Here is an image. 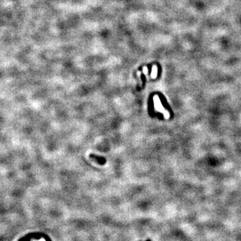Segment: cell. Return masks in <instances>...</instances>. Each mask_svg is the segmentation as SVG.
Segmentation results:
<instances>
[{
  "mask_svg": "<svg viewBox=\"0 0 241 241\" xmlns=\"http://www.w3.org/2000/svg\"><path fill=\"white\" fill-rule=\"evenodd\" d=\"M90 157L98 162L99 164L103 165L104 164H105V162H106V160L105 159V158H103L102 157H99V156H97L95 155H93V154L92 155H90Z\"/></svg>",
  "mask_w": 241,
  "mask_h": 241,
  "instance_id": "obj_1",
  "label": "cell"
},
{
  "mask_svg": "<svg viewBox=\"0 0 241 241\" xmlns=\"http://www.w3.org/2000/svg\"><path fill=\"white\" fill-rule=\"evenodd\" d=\"M157 66H153V68H152V72H151V77L155 78L156 77H157Z\"/></svg>",
  "mask_w": 241,
  "mask_h": 241,
  "instance_id": "obj_2",
  "label": "cell"
}]
</instances>
